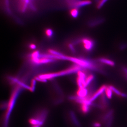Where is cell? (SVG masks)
<instances>
[{"instance_id": "20", "label": "cell", "mask_w": 127, "mask_h": 127, "mask_svg": "<svg viewBox=\"0 0 127 127\" xmlns=\"http://www.w3.org/2000/svg\"><path fill=\"white\" fill-rule=\"evenodd\" d=\"M101 124L99 122H94L93 123L92 127H101Z\"/></svg>"}, {"instance_id": "21", "label": "cell", "mask_w": 127, "mask_h": 127, "mask_svg": "<svg viewBox=\"0 0 127 127\" xmlns=\"http://www.w3.org/2000/svg\"><path fill=\"white\" fill-rule=\"evenodd\" d=\"M122 97L124 98H127V94L125 93H122V94L120 95Z\"/></svg>"}, {"instance_id": "16", "label": "cell", "mask_w": 127, "mask_h": 127, "mask_svg": "<svg viewBox=\"0 0 127 127\" xmlns=\"http://www.w3.org/2000/svg\"><path fill=\"white\" fill-rule=\"evenodd\" d=\"M108 86L111 88L112 92L114 93L115 94H116L117 95H118V96H120L122 93L121 92L117 89L115 87L113 86H111H111Z\"/></svg>"}, {"instance_id": "10", "label": "cell", "mask_w": 127, "mask_h": 127, "mask_svg": "<svg viewBox=\"0 0 127 127\" xmlns=\"http://www.w3.org/2000/svg\"><path fill=\"white\" fill-rule=\"evenodd\" d=\"M30 0H19V8L21 11H24L27 6Z\"/></svg>"}, {"instance_id": "1", "label": "cell", "mask_w": 127, "mask_h": 127, "mask_svg": "<svg viewBox=\"0 0 127 127\" xmlns=\"http://www.w3.org/2000/svg\"><path fill=\"white\" fill-rule=\"evenodd\" d=\"M83 68L77 64H75L70 68H67L65 70L53 73H47V74H42L39 75L37 77L36 80L40 81L45 82L47 79H52L54 78L63 76V75H68L71 73L77 72L78 71L82 70L83 69Z\"/></svg>"}, {"instance_id": "22", "label": "cell", "mask_w": 127, "mask_h": 127, "mask_svg": "<svg viewBox=\"0 0 127 127\" xmlns=\"http://www.w3.org/2000/svg\"><path fill=\"white\" fill-rule=\"evenodd\" d=\"M30 47L31 49H35L36 48V46L34 44H32L30 45Z\"/></svg>"}, {"instance_id": "9", "label": "cell", "mask_w": 127, "mask_h": 127, "mask_svg": "<svg viewBox=\"0 0 127 127\" xmlns=\"http://www.w3.org/2000/svg\"><path fill=\"white\" fill-rule=\"evenodd\" d=\"M114 112L113 109H111L108 111L103 116L102 118V122L105 123L107 120H108L111 117V116L114 115Z\"/></svg>"}, {"instance_id": "8", "label": "cell", "mask_w": 127, "mask_h": 127, "mask_svg": "<svg viewBox=\"0 0 127 127\" xmlns=\"http://www.w3.org/2000/svg\"><path fill=\"white\" fill-rule=\"evenodd\" d=\"M70 116L72 122L73 123V124L75 125L76 127H79L81 126V124L77 119L76 116L75 115V113L72 111H71L70 113Z\"/></svg>"}, {"instance_id": "11", "label": "cell", "mask_w": 127, "mask_h": 127, "mask_svg": "<svg viewBox=\"0 0 127 127\" xmlns=\"http://www.w3.org/2000/svg\"><path fill=\"white\" fill-rule=\"evenodd\" d=\"M94 78V76L93 74H89L87 76L86 80H85L84 87L87 88V87H88L93 81Z\"/></svg>"}, {"instance_id": "2", "label": "cell", "mask_w": 127, "mask_h": 127, "mask_svg": "<svg viewBox=\"0 0 127 127\" xmlns=\"http://www.w3.org/2000/svg\"><path fill=\"white\" fill-rule=\"evenodd\" d=\"M21 90V87L19 86H17L14 89L13 93L11 95V97L10 102L8 103V109L7 113L6 114L5 118V127H6L8 123V121L9 120V117L11 112L12 109H13V107L14 106V104L16 102L17 97L18 96V94L20 93Z\"/></svg>"}, {"instance_id": "12", "label": "cell", "mask_w": 127, "mask_h": 127, "mask_svg": "<svg viewBox=\"0 0 127 127\" xmlns=\"http://www.w3.org/2000/svg\"><path fill=\"white\" fill-rule=\"evenodd\" d=\"M98 61L104 64L109 65L111 66H113L115 65V63L113 61L106 58H101L98 59Z\"/></svg>"}, {"instance_id": "14", "label": "cell", "mask_w": 127, "mask_h": 127, "mask_svg": "<svg viewBox=\"0 0 127 127\" xmlns=\"http://www.w3.org/2000/svg\"><path fill=\"white\" fill-rule=\"evenodd\" d=\"M113 93L112 90H111V88L109 87L108 86H107L105 89V95L109 99H111L113 96Z\"/></svg>"}, {"instance_id": "17", "label": "cell", "mask_w": 127, "mask_h": 127, "mask_svg": "<svg viewBox=\"0 0 127 127\" xmlns=\"http://www.w3.org/2000/svg\"><path fill=\"white\" fill-rule=\"evenodd\" d=\"M70 14L71 16H72L73 17H75L77 15V10L76 8L71 9L70 11Z\"/></svg>"}, {"instance_id": "4", "label": "cell", "mask_w": 127, "mask_h": 127, "mask_svg": "<svg viewBox=\"0 0 127 127\" xmlns=\"http://www.w3.org/2000/svg\"><path fill=\"white\" fill-rule=\"evenodd\" d=\"M107 86L106 85H104L100 87V88L97 90L95 92V93L94 94L93 96L89 99V100L92 102H93L94 101H95L98 97L101 96L104 93Z\"/></svg>"}, {"instance_id": "18", "label": "cell", "mask_w": 127, "mask_h": 127, "mask_svg": "<svg viewBox=\"0 0 127 127\" xmlns=\"http://www.w3.org/2000/svg\"><path fill=\"white\" fill-rule=\"evenodd\" d=\"M45 33L46 35L48 37L52 36L53 32L52 30L50 29H48L46 30Z\"/></svg>"}, {"instance_id": "19", "label": "cell", "mask_w": 127, "mask_h": 127, "mask_svg": "<svg viewBox=\"0 0 127 127\" xmlns=\"http://www.w3.org/2000/svg\"><path fill=\"white\" fill-rule=\"evenodd\" d=\"M36 81L35 79H33V80L32 81L31 86L32 91H33L34 90V89L35 88V86L36 85Z\"/></svg>"}, {"instance_id": "6", "label": "cell", "mask_w": 127, "mask_h": 127, "mask_svg": "<svg viewBox=\"0 0 127 127\" xmlns=\"http://www.w3.org/2000/svg\"><path fill=\"white\" fill-rule=\"evenodd\" d=\"M89 94L88 89L87 88H78L77 92V96L82 97H86Z\"/></svg>"}, {"instance_id": "15", "label": "cell", "mask_w": 127, "mask_h": 127, "mask_svg": "<svg viewBox=\"0 0 127 127\" xmlns=\"http://www.w3.org/2000/svg\"><path fill=\"white\" fill-rule=\"evenodd\" d=\"M114 115H112L105 123V127H111L113 123Z\"/></svg>"}, {"instance_id": "5", "label": "cell", "mask_w": 127, "mask_h": 127, "mask_svg": "<svg viewBox=\"0 0 127 127\" xmlns=\"http://www.w3.org/2000/svg\"><path fill=\"white\" fill-rule=\"evenodd\" d=\"M108 99L104 93L101 95L100 104L102 106L104 109L107 108L110 105V103L108 101Z\"/></svg>"}, {"instance_id": "13", "label": "cell", "mask_w": 127, "mask_h": 127, "mask_svg": "<svg viewBox=\"0 0 127 127\" xmlns=\"http://www.w3.org/2000/svg\"><path fill=\"white\" fill-rule=\"evenodd\" d=\"M91 106L87 104H83L81 105V109L83 113L87 114L91 110Z\"/></svg>"}, {"instance_id": "3", "label": "cell", "mask_w": 127, "mask_h": 127, "mask_svg": "<svg viewBox=\"0 0 127 127\" xmlns=\"http://www.w3.org/2000/svg\"><path fill=\"white\" fill-rule=\"evenodd\" d=\"M83 47L86 51H91L94 46V42L93 40L89 38H84L82 40Z\"/></svg>"}, {"instance_id": "7", "label": "cell", "mask_w": 127, "mask_h": 127, "mask_svg": "<svg viewBox=\"0 0 127 127\" xmlns=\"http://www.w3.org/2000/svg\"><path fill=\"white\" fill-rule=\"evenodd\" d=\"M55 59L47 58H40L34 62V63L36 64H46L54 61Z\"/></svg>"}, {"instance_id": "23", "label": "cell", "mask_w": 127, "mask_h": 127, "mask_svg": "<svg viewBox=\"0 0 127 127\" xmlns=\"http://www.w3.org/2000/svg\"><path fill=\"white\" fill-rule=\"evenodd\" d=\"M124 70L125 72V73L127 75V68H124Z\"/></svg>"}]
</instances>
